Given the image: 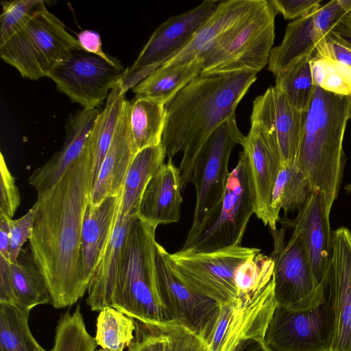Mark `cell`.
I'll return each mask as SVG.
<instances>
[{"label": "cell", "instance_id": "cell-8", "mask_svg": "<svg viewBox=\"0 0 351 351\" xmlns=\"http://www.w3.org/2000/svg\"><path fill=\"white\" fill-rule=\"evenodd\" d=\"M261 251L238 245L207 252L167 251L165 256L171 271L190 289L223 305L239 298L236 273Z\"/></svg>", "mask_w": 351, "mask_h": 351}, {"label": "cell", "instance_id": "cell-23", "mask_svg": "<svg viewBox=\"0 0 351 351\" xmlns=\"http://www.w3.org/2000/svg\"><path fill=\"white\" fill-rule=\"evenodd\" d=\"M122 192L97 204L90 201L82 226V254L84 276L89 286L93 272L112 237L120 211Z\"/></svg>", "mask_w": 351, "mask_h": 351}, {"label": "cell", "instance_id": "cell-45", "mask_svg": "<svg viewBox=\"0 0 351 351\" xmlns=\"http://www.w3.org/2000/svg\"><path fill=\"white\" fill-rule=\"evenodd\" d=\"M0 303L16 305L11 277V263L1 254H0Z\"/></svg>", "mask_w": 351, "mask_h": 351}, {"label": "cell", "instance_id": "cell-9", "mask_svg": "<svg viewBox=\"0 0 351 351\" xmlns=\"http://www.w3.org/2000/svg\"><path fill=\"white\" fill-rule=\"evenodd\" d=\"M335 322V300L326 282L324 298L317 306L291 310L277 305L263 341L271 351H330Z\"/></svg>", "mask_w": 351, "mask_h": 351}, {"label": "cell", "instance_id": "cell-24", "mask_svg": "<svg viewBox=\"0 0 351 351\" xmlns=\"http://www.w3.org/2000/svg\"><path fill=\"white\" fill-rule=\"evenodd\" d=\"M134 217L122 215L119 211L112 237L89 283L86 303L92 311H101L110 307L123 246Z\"/></svg>", "mask_w": 351, "mask_h": 351}, {"label": "cell", "instance_id": "cell-32", "mask_svg": "<svg viewBox=\"0 0 351 351\" xmlns=\"http://www.w3.org/2000/svg\"><path fill=\"white\" fill-rule=\"evenodd\" d=\"M29 312L12 304L0 303V351H47L30 331Z\"/></svg>", "mask_w": 351, "mask_h": 351}, {"label": "cell", "instance_id": "cell-47", "mask_svg": "<svg viewBox=\"0 0 351 351\" xmlns=\"http://www.w3.org/2000/svg\"><path fill=\"white\" fill-rule=\"evenodd\" d=\"M10 219L5 214L0 213V254L8 260L10 249Z\"/></svg>", "mask_w": 351, "mask_h": 351}, {"label": "cell", "instance_id": "cell-4", "mask_svg": "<svg viewBox=\"0 0 351 351\" xmlns=\"http://www.w3.org/2000/svg\"><path fill=\"white\" fill-rule=\"evenodd\" d=\"M137 215L123 246L110 307L128 317L159 328L172 322L158 293L156 230Z\"/></svg>", "mask_w": 351, "mask_h": 351}, {"label": "cell", "instance_id": "cell-21", "mask_svg": "<svg viewBox=\"0 0 351 351\" xmlns=\"http://www.w3.org/2000/svg\"><path fill=\"white\" fill-rule=\"evenodd\" d=\"M263 1L229 0L218 3L188 44L161 66L183 64L201 56L217 38L246 19Z\"/></svg>", "mask_w": 351, "mask_h": 351}, {"label": "cell", "instance_id": "cell-30", "mask_svg": "<svg viewBox=\"0 0 351 351\" xmlns=\"http://www.w3.org/2000/svg\"><path fill=\"white\" fill-rule=\"evenodd\" d=\"M313 191L304 173L295 162L283 165L273 189L268 223L269 229H277L281 209L285 213L299 210Z\"/></svg>", "mask_w": 351, "mask_h": 351}, {"label": "cell", "instance_id": "cell-11", "mask_svg": "<svg viewBox=\"0 0 351 351\" xmlns=\"http://www.w3.org/2000/svg\"><path fill=\"white\" fill-rule=\"evenodd\" d=\"M244 139L234 115L221 124L199 151L191 181L196 192L191 228L199 226L222 200L230 173L228 162L231 152L236 145H242Z\"/></svg>", "mask_w": 351, "mask_h": 351}, {"label": "cell", "instance_id": "cell-1", "mask_svg": "<svg viewBox=\"0 0 351 351\" xmlns=\"http://www.w3.org/2000/svg\"><path fill=\"white\" fill-rule=\"evenodd\" d=\"M92 161L86 147L51 189L37 193L29 247L56 308L75 304L88 291L82 226L91 191Z\"/></svg>", "mask_w": 351, "mask_h": 351}, {"label": "cell", "instance_id": "cell-3", "mask_svg": "<svg viewBox=\"0 0 351 351\" xmlns=\"http://www.w3.org/2000/svg\"><path fill=\"white\" fill-rule=\"evenodd\" d=\"M350 110V97L315 86L295 162L313 191L322 193L329 213L341 184L345 163L343 141Z\"/></svg>", "mask_w": 351, "mask_h": 351}, {"label": "cell", "instance_id": "cell-14", "mask_svg": "<svg viewBox=\"0 0 351 351\" xmlns=\"http://www.w3.org/2000/svg\"><path fill=\"white\" fill-rule=\"evenodd\" d=\"M167 250L156 245V271L160 303L172 322L185 326L208 344L213 334L221 306L215 300L195 293L170 269Z\"/></svg>", "mask_w": 351, "mask_h": 351}, {"label": "cell", "instance_id": "cell-7", "mask_svg": "<svg viewBox=\"0 0 351 351\" xmlns=\"http://www.w3.org/2000/svg\"><path fill=\"white\" fill-rule=\"evenodd\" d=\"M278 12L270 0L217 38L202 54L201 75L262 70L267 64L275 38Z\"/></svg>", "mask_w": 351, "mask_h": 351}, {"label": "cell", "instance_id": "cell-37", "mask_svg": "<svg viewBox=\"0 0 351 351\" xmlns=\"http://www.w3.org/2000/svg\"><path fill=\"white\" fill-rule=\"evenodd\" d=\"M43 0L2 1L0 16V45L8 40L32 17Z\"/></svg>", "mask_w": 351, "mask_h": 351}, {"label": "cell", "instance_id": "cell-25", "mask_svg": "<svg viewBox=\"0 0 351 351\" xmlns=\"http://www.w3.org/2000/svg\"><path fill=\"white\" fill-rule=\"evenodd\" d=\"M315 11L289 23L282 41L272 48L269 57L268 70L275 77L300 58L313 56L318 46L326 39L315 29Z\"/></svg>", "mask_w": 351, "mask_h": 351}, {"label": "cell", "instance_id": "cell-12", "mask_svg": "<svg viewBox=\"0 0 351 351\" xmlns=\"http://www.w3.org/2000/svg\"><path fill=\"white\" fill-rule=\"evenodd\" d=\"M125 69L81 47L74 48L49 74L58 89L83 108H97Z\"/></svg>", "mask_w": 351, "mask_h": 351}, {"label": "cell", "instance_id": "cell-33", "mask_svg": "<svg viewBox=\"0 0 351 351\" xmlns=\"http://www.w3.org/2000/svg\"><path fill=\"white\" fill-rule=\"evenodd\" d=\"M134 319L112 307L99 311L96 321L95 341L106 351H123L134 337Z\"/></svg>", "mask_w": 351, "mask_h": 351}, {"label": "cell", "instance_id": "cell-16", "mask_svg": "<svg viewBox=\"0 0 351 351\" xmlns=\"http://www.w3.org/2000/svg\"><path fill=\"white\" fill-rule=\"evenodd\" d=\"M330 213L322 193L314 191L306 203L298 210L294 219L282 222L298 233L308 256L317 284L326 283L332 257V234Z\"/></svg>", "mask_w": 351, "mask_h": 351}, {"label": "cell", "instance_id": "cell-49", "mask_svg": "<svg viewBox=\"0 0 351 351\" xmlns=\"http://www.w3.org/2000/svg\"><path fill=\"white\" fill-rule=\"evenodd\" d=\"M263 339H248L241 345L239 351H271L263 343Z\"/></svg>", "mask_w": 351, "mask_h": 351}, {"label": "cell", "instance_id": "cell-35", "mask_svg": "<svg viewBox=\"0 0 351 351\" xmlns=\"http://www.w3.org/2000/svg\"><path fill=\"white\" fill-rule=\"evenodd\" d=\"M95 339L87 331L79 305L69 308L58 321L52 351H95Z\"/></svg>", "mask_w": 351, "mask_h": 351}, {"label": "cell", "instance_id": "cell-42", "mask_svg": "<svg viewBox=\"0 0 351 351\" xmlns=\"http://www.w3.org/2000/svg\"><path fill=\"white\" fill-rule=\"evenodd\" d=\"M134 337L128 351H163L165 337L159 328L135 320Z\"/></svg>", "mask_w": 351, "mask_h": 351}, {"label": "cell", "instance_id": "cell-41", "mask_svg": "<svg viewBox=\"0 0 351 351\" xmlns=\"http://www.w3.org/2000/svg\"><path fill=\"white\" fill-rule=\"evenodd\" d=\"M0 213L12 219L21 204V196L14 178L2 153L0 158Z\"/></svg>", "mask_w": 351, "mask_h": 351}, {"label": "cell", "instance_id": "cell-50", "mask_svg": "<svg viewBox=\"0 0 351 351\" xmlns=\"http://www.w3.org/2000/svg\"><path fill=\"white\" fill-rule=\"evenodd\" d=\"M344 21L351 24V12L347 15Z\"/></svg>", "mask_w": 351, "mask_h": 351}, {"label": "cell", "instance_id": "cell-40", "mask_svg": "<svg viewBox=\"0 0 351 351\" xmlns=\"http://www.w3.org/2000/svg\"><path fill=\"white\" fill-rule=\"evenodd\" d=\"M36 206H33L24 215L17 219H10L9 261L16 263L17 258L25 243L30 239L36 215Z\"/></svg>", "mask_w": 351, "mask_h": 351}, {"label": "cell", "instance_id": "cell-44", "mask_svg": "<svg viewBox=\"0 0 351 351\" xmlns=\"http://www.w3.org/2000/svg\"><path fill=\"white\" fill-rule=\"evenodd\" d=\"M77 38L81 48L86 52L97 55L111 62H120L119 60L107 55L103 51L101 37L97 32L83 30L77 34Z\"/></svg>", "mask_w": 351, "mask_h": 351}, {"label": "cell", "instance_id": "cell-52", "mask_svg": "<svg viewBox=\"0 0 351 351\" xmlns=\"http://www.w3.org/2000/svg\"><path fill=\"white\" fill-rule=\"evenodd\" d=\"M95 351H106V350H105L102 348H99V349L96 350Z\"/></svg>", "mask_w": 351, "mask_h": 351}, {"label": "cell", "instance_id": "cell-34", "mask_svg": "<svg viewBox=\"0 0 351 351\" xmlns=\"http://www.w3.org/2000/svg\"><path fill=\"white\" fill-rule=\"evenodd\" d=\"M312 57L306 56L300 58L276 77L275 86L302 112L308 110L315 88L311 68Z\"/></svg>", "mask_w": 351, "mask_h": 351}, {"label": "cell", "instance_id": "cell-26", "mask_svg": "<svg viewBox=\"0 0 351 351\" xmlns=\"http://www.w3.org/2000/svg\"><path fill=\"white\" fill-rule=\"evenodd\" d=\"M204 69L202 56L183 64L160 66L133 88L135 97H145L166 106Z\"/></svg>", "mask_w": 351, "mask_h": 351}, {"label": "cell", "instance_id": "cell-51", "mask_svg": "<svg viewBox=\"0 0 351 351\" xmlns=\"http://www.w3.org/2000/svg\"><path fill=\"white\" fill-rule=\"evenodd\" d=\"M350 119L351 120V110H350ZM346 189L348 192H351V182L347 185Z\"/></svg>", "mask_w": 351, "mask_h": 351}, {"label": "cell", "instance_id": "cell-31", "mask_svg": "<svg viewBox=\"0 0 351 351\" xmlns=\"http://www.w3.org/2000/svg\"><path fill=\"white\" fill-rule=\"evenodd\" d=\"M11 277L16 306L31 311L51 302L45 278L38 267L29 246L22 249L16 263H11Z\"/></svg>", "mask_w": 351, "mask_h": 351}, {"label": "cell", "instance_id": "cell-43", "mask_svg": "<svg viewBox=\"0 0 351 351\" xmlns=\"http://www.w3.org/2000/svg\"><path fill=\"white\" fill-rule=\"evenodd\" d=\"M285 19H299L321 7L322 0H270Z\"/></svg>", "mask_w": 351, "mask_h": 351}, {"label": "cell", "instance_id": "cell-38", "mask_svg": "<svg viewBox=\"0 0 351 351\" xmlns=\"http://www.w3.org/2000/svg\"><path fill=\"white\" fill-rule=\"evenodd\" d=\"M159 329L165 337L163 351H210L200 336L176 322L167 323Z\"/></svg>", "mask_w": 351, "mask_h": 351}, {"label": "cell", "instance_id": "cell-13", "mask_svg": "<svg viewBox=\"0 0 351 351\" xmlns=\"http://www.w3.org/2000/svg\"><path fill=\"white\" fill-rule=\"evenodd\" d=\"M218 1H204L197 7L173 16L153 32L121 80L126 93L155 69L178 53L193 38L215 10Z\"/></svg>", "mask_w": 351, "mask_h": 351}, {"label": "cell", "instance_id": "cell-18", "mask_svg": "<svg viewBox=\"0 0 351 351\" xmlns=\"http://www.w3.org/2000/svg\"><path fill=\"white\" fill-rule=\"evenodd\" d=\"M241 145L248 158L256 194L254 214L268 226L273 189L282 158L276 143L254 123Z\"/></svg>", "mask_w": 351, "mask_h": 351}, {"label": "cell", "instance_id": "cell-6", "mask_svg": "<svg viewBox=\"0 0 351 351\" xmlns=\"http://www.w3.org/2000/svg\"><path fill=\"white\" fill-rule=\"evenodd\" d=\"M77 47H81L77 38L68 32L43 1L28 21L0 45V57L22 77L36 80L48 77Z\"/></svg>", "mask_w": 351, "mask_h": 351}, {"label": "cell", "instance_id": "cell-48", "mask_svg": "<svg viewBox=\"0 0 351 351\" xmlns=\"http://www.w3.org/2000/svg\"><path fill=\"white\" fill-rule=\"evenodd\" d=\"M330 35L351 47V24L345 21L339 23Z\"/></svg>", "mask_w": 351, "mask_h": 351}, {"label": "cell", "instance_id": "cell-20", "mask_svg": "<svg viewBox=\"0 0 351 351\" xmlns=\"http://www.w3.org/2000/svg\"><path fill=\"white\" fill-rule=\"evenodd\" d=\"M179 167L168 159L149 182L139 204L137 216L158 226L177 223L180 218L182 197Z\"/></svg>", "mask_w": 351, "mask_h": 351}, {"label": "cell", "instance_id": "cell-39", "mask_svg": "<svg viewBox=\"0 0 351 351\" xmlns=\"http://www.w3.org/2000/svg\"><path fill=\"white\" fill-rule=\"evenodd\" d=\"M351 12V0H333L319 7L314 13V27L324 38Z\"/></svg>", "mask_w": 351, "mask_h": 351}, {"label": "cell", "instance_id": "cell-17", "mask_svg": "<svg viewBox=\"0 0 351 351\" xmlns=\"http://www.w3.org/2000/svg\"><path fill=\"white\" fill-rule=\"evenodd\" d=\"M327 285L334 297L336 313L330 351H351V232L344 227L332 231Z\"/></svg>", "mask_w": 351, "mask_h": 351}, {"label": "cell", "instance_id": "cell-2", "mask_svg": "<svg viewBox=\"0 0 351 351\" xmlns=\"http://www.w3.org/2000/svg\"><path fill=\"white\" fill-rule=\"evenodd\" d=\"M257 73L238 71L199 75L165 106L162 145L168 159L182 152L179 167L182 191L191 181L196 156L210 135L235 110L255 82Z\"/></svg>", "mask_w": 351, "mask_h": 351}, {"label": "cell", "instance_id": "cell-29", "mask_svg": "<svg viewBox=\"0 0 351 351\" xmlns=\"http://www.w3.org/2000/svg\"><path fill=\"white\" fill-rule=\"evenodd\" d=\"M165 119L164 104L145 97L129 101V128L135 154L161 144Z\"/></svg>", "mask_w": 351, "mask_h": 351}, {"label": "cell", "instance_id": "cell-27", "mask_svg": "<svg viewBox=\"0 0 351 351\" xmlns=\"http://www.w3.org/2000/svg\"><path fill=\"white\" fill-rule=\"evenodd\" d=\"M166 156L162 143L137 152L130 165L122 190L120 213L136 216L143 192L150 180L164 164Z\"/></svg>", "mask_w": 351, "mask_h": 351}, {"label": "cell", "instance_id": "cell-22", "mask_svg": "<svg viewBox=\"0 0 351 351\" xmlns=\"http://www.w3.org/2000/svg\"><path fill=\"white\" fill-rule=\"evenodd\" d=\"M128 102H124L112 141L91 191L90 202L93 204L122 192L126 174L136 154L129 128Z\"/></svg>", "mask_w": 351, "mask_h": 351}, {"label": "cell", "instance_id": "cell-53", "mask_svg": "<svg viewBox=\"0 0 351 351\" xmlns=\"http://www.w3.org/2000/svg\"></svg>", "mask_w": 351, "mask_h": 351}, {"label": "cell", "instance_id": "cell-15", "mask_svg": "<svg viewBox=\"0 0 351 351\" xmlns=\"http://www.w3.org/2000/svg\"><path fill=\"white\" fill-rule=\"evenodd\" d=\"M306 114L296 109L276 86L253 101L251 123L258 125L276 143L283 165H293L298 159Z\"/></svg>", "mask_w": 351, "mask_h": 351}, {"label": "cell", "instance_id": "cell-5", "mask_svg": "<svg viewBox=\"0 0 351 351\" xmlns=\"http://www.w3.org/2000/svg\"><path fill=\"white\" fill-rule=\"evenodd\" d=\"M255 206L250 165L243 150L230 173L222 200L199 226L191 228L181 250L207 252L241 245Z\"/></svg>", "mask_w": 351, "mask_h": 351}, {"label": "cell", "instance_id": "cell-46", "mask_svg": "<svg viewBox=\"0 0 351 351\" xmlns=\"http://www.w3.org/2000/svg\"><path fill=\"white\" fill-rule=\"evenodd\" d=\"M319 56H327L351 66V47L336 39L332 35L326 38V50Z\"/></svg>", "mask_w": 351, "mask_h": 351}, {"label": "cell", "instance_id": "cell-19", "mask_svg": "<svg viewBox=\"0 0 351 351\" xmlns=\"http://www.w3.org/2000/svg\"><path fill=\"white\" fill-rule=\"evenodd\" d=\"M99 112L98 108H83L71 117L60 149L45 164L36 168L29 178V184L37 193L55 186L80 157Z\"/></svg>", "mask_w": 351, "mask_h": 351}, {"label": "cell", "instance_id": "cell-10", "mask_svg": "<svg viewBox=\"0 0 351 351\" xmlns=\"http://www.w3.org/2000/svg\"><path fill=\"white\" fill-rule=\"evenodd\" d=\"M285 227L270 230L274 243L270 257L274 262V293L277 305L291 310L317 306L324 298L326 283L323 286L317 284L298 233L293 231L285 241Z\"/></svg>", "mask_w": 351, "mask_h": 351}, {"label": "cell", "instance_id": "cell-36", "mask_svg": "<svg viewBox=\"0 0 351 351\" xmlns=\"http://www.w3.org/2000/svg\"><path fill=\"white\" fill-rule=\"evenodd\" d=\"M311 68L315 86L337 95L351 97V66L330 57L314 55Z\"/></svg>", "mask_w": 351, "mask_h": 351}, {"label": "cell", "instance_id": "cell-28", "mask_svg": "<svg viewBox=\"0 0 351 351\" xmlns=\"http://www.w3.org/2000/svg\"><path fill=\"white\" fill-rule=\"evenodd\" d=\"M121 80L110 90L104 108L96 118L86 145L92 161L91 191L112 141L117 123L126 100V93L123 91Z\"/></svg>", "mask_w": 351, "mask_h": 351}]
</instances>
